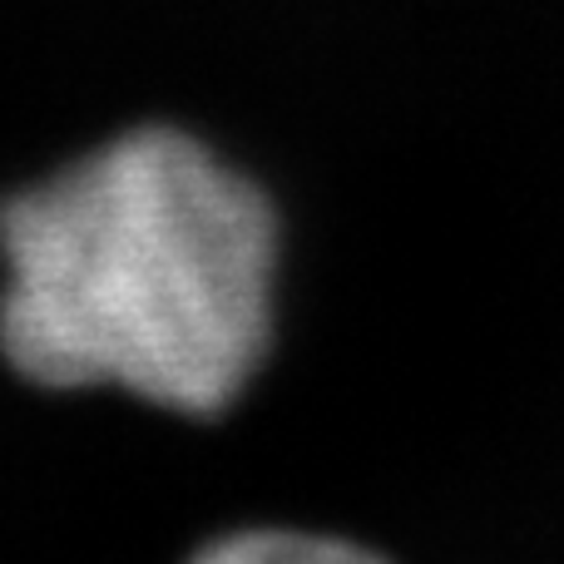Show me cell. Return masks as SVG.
I'll return each mask as SVG.
<instances>
[{
	"instance_id": "cell-1",
	"label": "cell",
	"mask_w": 564,
	"mask_h": 564,
	"mask_svg": "<svg viewBox=\"0 0 564 564\" xmlns=\"http://www.w3.org/2000/svg\"><path fill=\"white\" fill-rule=\"evenodd\" d=\"M0 351L40 387L224 411L273 332L278 224L178 129H134L0 208Z\"/></svg>"
},
{
	"instance_id": "cell-2",
	"label": "cell",
	"mask_w": 564,
	"mask_h": 564,
	"mask_svg": "<svg viewBox=\"0 0 564 564\" xmlns=\"http://www.w3.org/2000/svg\"><path fill=\"white\" fill-rule=\"evenodd\" d=\"M194 564H387L371 550L347 545L332 535H302V530H243L208 545Z\"/></svg>"
}]
</instances>
